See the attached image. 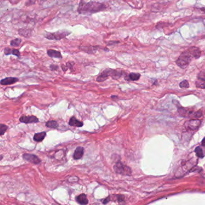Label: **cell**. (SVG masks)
<instances>
[{
  "mask_svg": "<svg viewBox=\"0 0 205 205\" xmlns=\"http://www.w3.org/2000/svg\"><path fill=\"white\" fill-rule=\"evenodd\" d=\"M106 8L105 4L95 1H90L85 3L81 1L78 8V12L80 14L95 13L100 11H103Z\"/></svg>",
  "mask_w": 205,
  "mask_h": 205,
  "instance_id": "cell-1",
  "label": "cell"
},
{
  "mask_svg": "<svg viewBox=\"0 0 205 205\" xmlns=\"http://www.w3.org/2000/svg\"><path fill=\"white\" fill-rule=\"evenodd\" d=\"M192 57L193 56L188 50L183 52L181 54L178 59L176 60V64L179 67L181 68L182 69H185L188 66V64L190 63Z\"/></svg>",
  "mask_w": 205,
  "mask_h": 205,
  "instance_id": "cell-2",
  "label": "cell"
},
{
  "mask_svg": "<svg viewBox=\"0 0 205 205\" xmlns=\"http://www.w3.org/2000/svg\"><path fill=\"white\" fill-rule=\"evenodd\" d=\"M70 33H71L70 31L68 30H61L54 33H47L46 34H44V36L46 39H48L49 40H59L63 39V38H64V37H66Z\"/></svg>",
  "mask_w": 205,
  "mask_h": 205,
  "instance_id": "cell-3",
  "label": "cell"
},
{
  "mask_svg": "<svg viewBox=\"0 0 205 205\" xmlns=\"http://www.w3.org/2000/svg\"><path fill=\"white\" fill-rule=\"evenodd\" d=\"M114 170L117 174L129 176L131 174V170L129 167L124 165L121 162H117L114 166Z\"/></svg>",
  "mask_w": 205,
  "mask_h": 205,
  "instance_id": "cell-4",
  "label": "cell"
},
{
  "mask_svg": "<svg viewBox=\"0 0 205 205\" xmlns=\"http://www.w3.org/2000/svg\"><path fill=\"white\" fill-rule=\"evenodd\" d=\"M23 158L30 162L33 163L34 164H38L40 163L41 160L40 158H39L36 155L33 154H29V153H25L23 155Z\"/></svg>",
  "mask_w": 205,
  "mask_h": 205,
  "instance_id": "cell-5",
  "label": "cell"
},
{
  "mask_svg": "<svg viewBox=\"0 0 205 205\" xmlns=\"http://www.w3.org/2000/svg\"><path fill=\"white\" fill-rule=\"evenodd\" d=\"M200 125V121L197 119H194L188 121L185 123V127L190 130H195L198 129Z\"/></svg>",
  "mask_w": 205,
  "mask_h": 205,
  "instance_id": "cell-6",
  "label": "cell"
},
{
  "mask_svg": "<svg viewBox=\"0 0 205 205\" xmlns=\"http://www.w3.org/2000/svg\"><path fill=\"white\" fill-rule=\"evenodd\" d=\"M21 122L28 124V123H35L39 122V119L36 116H22L20 119Z\"/></svg>",
  "mask_w": 205,
  "mask_h": 205,
  "instance_id": "cell-7",
  "label": "cell"
},
{
  "mask_svg": "<svg viewBox=\"0 0 205 205\" xmlns=\"http://www.w3.org/2000/svg\"><path fill=\"white\" fill-rule=\"evenodd\" d=\"M112 71H113V69H109L104 70L98 77V78H96V81L98 82L104 81L108 78L109 76H111Z\"/></svg>",
  "mask_w": 205,
  "mask_h": 205,
  "instance_id": "cell-8",
  "label": "cell"
},
{
  "mask_svg": "<svg viewBox=\"0 0 205 205\" xmlns=\"http://www.w3.org/2000/svg\"><path fill=\"white\" fill-rule=\"evenodd\" d=\"M19 79L15 77H7L1 80V84L3 86L10 85L17 82Z\"/></svg>",
  "mask_w": 205,
  "mask_h": 205,
  "instance_id": "cell-9",
  "label": "cell"
},
{
  "mask_svg": "<svg viewBox=\"0 0 205 205\" xmlns=\"http://www.w3.org/2000/svg\"><path fill=\"white\" fill-rule=\"evenodd\" d=\"M84 152V148L82 147H78L76 149L75 151L74 152L73 154V159L74 160H79L83 156Z\"/></svg>",
  "mask_w": 205,
  "mask_h": 205,
  "instance_id": "cell-10",
  "label": "cell"
},
{
  "mask_svg": "<svg viewBox=\"0 0 205 205\" xmlns=\"http://www.w3.org/2000/svg\"><path fill=\"white\" fill-rule=\"evenodd\" d=\"M188 50L190 51L191 54L192 55L194 58L196 59L199 58V57L201 55V51L199 48H198L197 47H195V46H192V47L190 48Z\"/></svg>",
  "mask_w": 205,
  "mask_h": 205,
  "instance_id": "cell-11",
  "label": "cell"
},
{
  "mask_svg": "<svg viewBox=\"0 0 205 205\" xmlns=\"http://www.w3.org/2000/svg\"><path fill=\"white\" fill-rule=\"evenodd\" d=\"M69 124L70 126L75 127H82L83 126V123L81 122V121L77 120L75 117L70 118Z\"/></svg>",
  "mask_w": 205,
  "mask_h": 205,
  "instance_id": "cell-12",
  "label": "cell"
},
{
  "mask_svg": "<svg viewBox=\"0 0 205 205\" xmlns=\"http://www.w3.org/2000/svg\"><path fill=\"white\" fill-rule=\"evenodd\" d=\"M47 54L50 57H52V58H57V59L62 58V55L60 52L54 50H48L47 51Z\"/></svg>",
  "mask_w": 205,
  "mask_h": 205,
  "instance_id": "cell-13",
  "label": "cell"
},
{
  "mask_svg": "<svg viewBox=\"0 0 205 205\" xmlns=\"http://www.w3.org/2000/svg\"><path fill=\"white\" fill-rule=\"evenodd\" d=\"M76 199L77 202L81 204H87L89 203L87 195L85 194H81L79 195Z\"/></svg>",
  "mask_w": 205,
  "mask_h": 205,
  "instance_id": "cell-14",
  "label": "cell"
},
{
  "mask_svg": "<svg viewBox=\"0 0 205 205\" xmlns=\"http://www.w3.org/2000/svg\"><path fill=\"white\" fill-rule=\"evenodd\" d=\"M4 54L6 55L12 54V55L16 56V57H20V55H21L20 52L19 50H15V49H10V48H6L4 49Z\"/></svg>",
  "mask_w": 205,
  "mask_h": 205,
  "instance_id": "cell-15",
  "label": "cell"
},
{
  "mask_svg": "<svg viewBox=\"0 0 205 205\" xmlns=\"http://www.w3.org/2000/svg\"><path fill=\"white\" fill-rule=\"evenodd\" d=\"M46 134L45 132H41L39 133H36L34 135L33 139L34 140L37 142H41L43 140V139L46 137Z\"/></svg>",
  "mask_w": 205,
  "mask_h": 205,
  "instance_id": "cell-16",
  "label": "cell"
},
{
  "mask_svg": "<svg viewBox=\"0 0 205 205\" xmlns=\"http://www.w3.org/2000/svg\"><path fill=\"white\" fill-rule=\"evenodd\" d=\"M46 126L52 129H56L59 127V124L55 120H50L46 123Z\"/></svg>",
  "mask_w": 205,
  "mask_h": 205,
  "instance_id": "cell-17",
  "label": "cell"
},
{
  "mask_svg": "<svg viewBox=\"0 0 205 205\" xmlns=\"http://www.w3.org/2000/svg\"><path fill=\"white\" fill-rule=\"evenodd\" d=\"M195 84H196V87L197 88L204 89H205V80L198 78V79L196 81V83H195Z\"/></svg>",
  "mask_w": 205,
  "mask_h": 205,
  "instance_id": "cell-18",
  "label": "cell"
},
{
  "mask_svg": "<svg viewBox=\"0 0 205 205\" xmlns=\"http://www.w3.org/2000/svg\"><path fill=\"white\" fill-rule=\"evenodd\" d=\"M140 78V74L137 73H130L129 75V79L132 81H137Z\"/></svg>",
  "mask_w": 205,
  "mask_h": 205,
  "instance_id": "cell-19",
  "label": "cell"
},
{
  "mask_svg": "<svg viewBox=\"0 0 205 205\" xmlns=\"http://www.w3.org/2000/svg\"><path fill=\"white\" fill-rule=\"evenodd\" d=\"M195 152L196 153V155L199 157V158H203L204 157V153L203 151L202 150V149L200 147H197L195 149Z\"/></svg>",
  "mask_w": 205,
  "mask_h": 205,
  "instance_id": "cell-20",
  "label": "cell"
},
{
  "mask_svg": "<svg viewBox=\"0 0 205 205\" xmlns=\"http://www.w3.org/2000/svg\"><path fill=\"white\" fill-rule=\"evenodd\" d=\"M21 43V40L20 39H15L10 41V45L13 46H18Z\"/></svg>",
  "mask_w": 205,
  "mask_h": 205,
  "instance_id": "cell-21",
  "label": "cell"
},
{
  "mask_svg": "<svg viewBox=\"0 0 205 205\" xmlns=\"http://www.w3.org/2000/svg\"><path fill=\"white\" fill-rule=\"evenodd\" d=\"M7 129H8L7 126L4 124L0 125V134H1V135H3L7 131Z\"/></svg>",
  "mask_w": 205,
  "mask_h": 205,
  "instance_id": "cell-22",
  "label": "cell"
},
{
  "mask_svg": "<svg viewBox=\"0 0 205 205\" xmlns=\"http://www.w3.org/2000/svg\"><path fill=\"white\" fill-rule=\"evenodd\" d=\"M180 87L181 88H188L189 87V83L186 80H184L180 83Z\"/></svg>",
  "mask_w": 205,
  "mask_h": 205,
  "instance_id": "cell-23",
  "label": "cell"
},
{
  "mask_svg": "<svg viewBox=\"0 0 205 205\" xmlns=\"http://www.w3.org/2000/svg\"><path fill=\"white\" fill-rule=\"evenodd\" d=\"M198 78L205 80V69L202 70V71H201L199 73V75H198Z\"/></svg>",
  "mask_w": 205,
  "mask_h": 205,
  "instance_id": "cell-24",
  "label": "cell"
},
{
  "mask_svg": "<svg viewBox=\"0 0 205 205\" xmlns=\"http://www.w3.org/2000/svg\"><path fill=\"white\" fill-rule=\"evenodd\" d=\"M202 116V112L201 111H199L194 113V117L195 118H200Z\"/></svg>",
  "mask_w": 205,
  "mask_h": 205,
  "instance_id": "cell-25",
  "label": "cell"
},
{
  "mask_svg": "<svg viewBox=\"0 0 205 205\" xmlns=\"http://www.w3.org/2000/svg\"><path fill=\"white\" fill-rule=\"evenodd\" d=\"M35 1L36 0H28V1H26V6H31V5H33L35 3Z\"/></svg>",
  "mask_w": 205,
  "mask_h": 205,
  "instance_id": "cell-26",
  "label": "cell"
},
{
  "mask_svg": "<svg viewBox=\"0 0 205 205\" xmlns=\"http://www.w3.org/2000/svg\"><path fill=\"white\" fill-rule=\"evenodd\" d=\"M117 200H118V201L119 202L124 201V196H123V195H118V196H117Z\"/></svg>",
  "mask_w": 205,
  "mask_h": 205,
  "instance_id": "cell-27",
  "label": "cell"
},
{
  "mask_svg": "<svg viewBox=\"0 0 205 205\" xmlns=\"http://www.w3.org/2000/svg\"><path fill=\"white\" fill-rule=\"evenodd\" d=\"M50 68L52 70H57L59 68V67L57 66H55V65H51Z\"/></svg>",
  "mask_w": 205,
  "mask_h": 205,
  "instance_id": "cell-28",
  "label": "cell"
},
{
  "mask_svg": "<svg viewBox=\"0 0 205 205\" xmlns=\"http://www.w3.org/2000/svg\"><path fill=\"white\" fill-rule=\"evenodd\" d=\"M109 201H110V197H108L107 199H104V200L103 201V203H104V204H107V203H108Z\"/></svg>",
  "mask_w": 205,
  "mask_h": 205,
  "instance_id": "cell-29",
  "label": "cell"
},
{
  "mask_svg": "<svg viewBox=\"0 0 205 205\" xmlns=\"http://www.w3.org/2000/svg\"><path fill=\"white\" fill-rule=\"evenodd\" d=\"M202 146H204V147H205V137L203 138V139L202 140Z\"/></svg>",
  "mask_w": 205,
  "mask_h": 205,
  "instance_id": "cell-30",
  "label": "cell"
}]
</instances>
